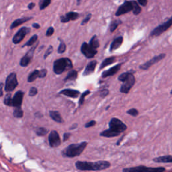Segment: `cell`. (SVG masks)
Masks as SVG:
<instances>
[{"mask_svg": "<svg viewBox=\"0 0 172 172\" xmlns=\"http://www.w3.org/2000/svg\"><path fill=\"white\" fill-rule=\"evenodd\" d=\"M75 165L77 170L81 171H100L110 167V163L108 161H98L96 162L77 161Z\"/></svg>", "mask_w": 172, "mask_h": 172, "instance_id": "7a4b0ae2", "label": "cell"}, {"mask_svg": "<svg viewBox=\"0 0 172 172\" xmlns=\"http://www.w3.org/2000/svg\"><path fill=\"white\" fill-rule=\"evenodd\" d=\"M165 57H166V55L165 53L159 54V55H157V56H155L154 57H153L151 59L147 61L146 63L141 65L139 66V68L141 69H143V70H147V69L150 68L151 66L155 64V63L160 61H162V59H164Z\"/></svg>", "mask_w": 172, "mask_h": 172, "instance_id": "5bb4252c", "label": "cell"}, {"mask_svg": "<svg viewBox=\"0 0 172 172\" xmlns=\"http://www.w3.org/2000/svg\"><path fill=\"white\" fill-rule=\"evenodd\" d=\"M48 132V130L46 128H44V127H40V128H38L36 130V133H37V135L38 137H44V136L47 135Z\"/></svg>", "mask_w": 172, "mask_h": 172, "instance_id": "1f68e13d", "label": "cell"}, {"mask_svg": "<svg viewBox=\"0 0 172 172\" xmlns=\"http://www.w3.org/2000/svg\"><path fill=\"white\" fill-rule=\"evenodd\" d=\"M116 57L114 56H112V57H108V58H106V59H105L101 63L100 66H99V70H101V69H104V67H106L108 65H112V63H114L116 61Z\"/></svg>", "mask_w": 172, "mask_h": 172, "instance_id": "603a6c76", "label": "cell"}, {"mask_svg": "<svg viewBox=\"0 0 172 172\" xmlns=\"http://www.w3.org/2000/svg\"><path fill=\"white\" fill-rule=\"evenodd\" d=\"M24 96V92L22 91H18L12 98V107L18 108L21 107L23 98Z\"/></svg>", "mask_w": 172, "mask_h": 172, "instance_id": "9a60e30c", "label": "cell"}, {"mask_svg": "<svg viewBox=\"0 0 172 172\" xmlns=\"http://www.w3.org/2000/svg\"><path fill=\"white\" fill-rule=\"evenodd\" d=\"M81 52L87 59H91L96 56V55L98 53L97 49L93 48L92 46L90 45V44L87 43H83L81 46Z\"/></svg>", "mask_w": 172, "mask_h": 172, "instance_id": "30bf717a", "label": "cell"}, {"mask_svg": "<svg viewBox=\"0 0 172 172\" xmlns=\"http://www.w3.org/2000/svg\"><path fill=\"white\" fill-rule=\"evenodd\" d=\"M32 17H25V18L16 19V20L13 21L12 22V24H11L10 29L13 30V28H15L20 26L21 24H24V23H25V22H26L29 21L30 20H32Z\"/></svg>", "mask_w": 172, "mask_h": 172, "instance_id": "44dd1931", "label": "cell"}, {"mask_svg": "<svg viewBox=\"0 0 172 172\" xmlns=\"http://www.w3.org/2000/svg\"><path fill=\"white\" fill-rule=\"evenodd\" d=\"M96 122L95 120H91L90 122H88V123H86L85 124V128H91V127H93L96 125Z\"/></svg>", "mask_w": 172, "mask_h": 172, "instance_id": "ee69618b", "label": "cell"}, {"mask_svg": "<svg viewBox=\"0 0 172 172\" xmlns=\"http://www.w3.org/2000/svg\"><path fill=\"white\" fill-rule=\"evenodd\" d=\"M153 162L157 163H172V155H164L154 158Z\"/></svg>", "mask_w": 172, "mask_h": 172, "instance_id": "cb8c5ba5", "label": "cell"}, {"mask_svg": "<svg viewBox=\"0 0 172 172\" xmlns=\"http://www.w3.org/2000/svg\"><path fill=\"white\" fill-rule=\"evenodd\" d=\"M90 92H91V91L90 90H86L85 91H84V92L82 94L81 96H80V98H79V106H81L82 105L84 104L85 97L87 96V95H89V94L90 93Z\"/></svg>", "mask_w": 172, "mask_h": 172, "instance_id": "e575fe53", "label": "cell"}, {"mask_svg": "<svg viewBox=\"0 0 172 172\" xmlns=\"http://www.w3.org/2000/svg\"><path fill=\"white\" fill-rule=\"evenodd\" d=\"M71 133H69V132H65V133H64V134H63V142H65V141L69 140V138L71 137Z\"/></svg>", "mask_w": 172, "mask_h": 172, "instance_id": "bcb514c9", "label": "cell"}, {"mask_svg": "<svg viewBox=\"0 0 172 172\" xmlns=\"http://www.w3.org/2000/svg\"><path fill=\"white\" fill-rule=\"evenodd\" d=\"M121 66H122V63H119V64L114 66L108 69V70L104 71L102 74V77H103V78H106V77H108L114 76V75L116 74V73L120 70L121 68Z\"/></svg>", "mask_w": 172, "mask_h": 172, "instance_id": "e0dca14e", "label": "cell"}, {"mask_svg": "<svg viewBox=\"0 0 172 172\" xmlns=\"http://www.w3.org/2000/svg\"><path fill=\"white\" fill-rule=\"evenodd\" d=\"M90 45L91 46H92L93 48L95 49H97L99 48V40L98 38V37L96 35H94L93 37L91 38V40L90 41Z\"/></svg>", "mask_w": 172, "mask_h": 172, "instance_id": "4316f807", "label": "cell"}, {"mask_svg": "<svg viewBox=\"0 0 172 172\" xmlns=\"http://www.w3.org/2000/svg\"><path fill=\"white\" fill-rule=\"evenodd\" d=\"M171 26H172V16L168 21L160 24L159 26H157L153 30V31L150 33V36L151 37H159L163 32L167 31Z\"/></svg>", "mask_w": 172, "mask_h": 172, "instance_id": "52a82bcc", "label": "cell"}, {"mask_svg": "<svg viewBox=\"0 0 172 172\" xmlns=\"http://www.w3.org/2000/svg\"><path fill=\"white\" fill-rule=\"evenodd\" d=\"M87 143L84 141V142L79 143H73L71 144L67 147L65 149H63L62 151V155L63 157L73 158L79 156L84 151L87 147Z\"/></svg>", "mask_w": 172, "mask_h": 172, "instance_id": "3957f363", "label": "cell"}, {"mask_svg": "<svg viewBox=\"0 0 172 172\" xmlns=\"http://www.w3.org/2000/svg\"><path fill=\"white\" fill-rule=\"evenodd\" d=\"M79 17V14L77 12H69L67 13L65 16H61L60 18L61 22L62 23H67L70 21L76 20Z\"/></svg>", "mask_w": 172, "mask_h": 172, "instance_id": "2e32d148", "label": "cell"}, {"mask_svg": "<svg viewBox=\"0 0 172 172\" xmlns=\"http://www.w3.org/2000/svg\"><path fill=\"white\" fill-rule=\"evenodd\" d=\"M38 43L36 44L35 46H33L31 49H30L28 51L26 55L22 58L20 62V66L23 67H26L27 66H28L30 63H31V61L34 56L35 49H37V47L38 46Z\"/></svg>", "mask_w": 172, "mask_h": 172, "instance_id": "8fae6325", "label": "cell"}, {"mask_svg": "<svg viewBox=\"0 0 172 172\" xmlns=\"http://www.w3.org/2000/svg\"><path fill=\"white\" fill-rule=\"evenodd\" d=\"M4 84L3 83H0V98L4 95V91H3V87H4Z\"/></svg>", "mask_w": 172, "mask_h": 172, "instance_id": "c3c4849f", "label": "cell"}, {"mask_svg": "<svg viewBox=\"0 0 172 172\" xmlns=\"http://www.w3.org/2000/svg\"><path fill=\"white\" fill-rule=\"evenodd\" d=\"M73 68V63L69 58H61L55 60L53 63V71L55 74L61 75L65 71Z\"/></svg>", "mask_w": 172, "mask_h": 172, "instance_id": "277c9868", "label": "cell"}, {"mask_svg": "<svg viewBox=\"0 0 172 172\" xmlns=\"http://www.w3.org/2000/svg\"><path fill=\"white\" fill-rule=\"evenodd\" d=\"M123 43V37H118L117 38H116L110 44V51L113 52V51H116V49H118V48H120V46L122 45Z\"/></svg>", "mask_w": 172, "mask_h": 172, "instance_id": "ffe728a7", "label": "cell"}, {"mask_svg": "<svg viewBox=\"0 0 172 172\" xmlns=\"http://www.w3.org/2000/svg\"><path fill=\"white\" fill-rule=\"evenodd\" d=\"M48 139L49 145L52 148L57 147H59L61 145V141L59 132L56 131V130H52V131L49 133Z\"/></svg>", "mask_w": 172, "mask_h": 172, "instance_id": "4fadbf2b", "label": "cell"}, {"mask_svg": "<svg viewBox=\"0 0 172 172\" xmlns=\"http://www.w3.org/2000/svg\"><path fill=\"white\" fill-rule=\"evenodd\" d=\"M109 90L108 89H103V90L100 91L99 96H100L101 98H105V97H106L109 94Z\"/></svg>", "mask_w": 172, "mask_h": 172, "instance_id": "b9f144b4", "label": "cell"}, {"mask_svg": "<svg viewBox=\"0 0 172 172\" xmlns=\"http://www.w3.org/2000/svg\"><path fill=\"white\" fill-rule=\"evenodd\" d=\"M32 27L34 28L35 29H39L40 28V25L38 23H34L32 24Z\"/></svg>", "mask_w": 172, "mask_h": 172, "instance_id": "f907efd6", "label": "cell"}, {"mask_svg": "<svg viewBox=\"0 0 172 172\" xmlns=\"http://www.w3.org/2000/svg\"><path fill=\"white\" fill-rule=\"evenodd\" d=\"M47 75V69H43L40 70V78H44Z\"/></svg>", "mask_w": 172, "mask_h": 172, "instance_id": "f6af8a7d", "label": "cell"}, {"mask_svg": "<svg viewBox=\"0 0 172 172\" xmlns=\"http://www.w3.org/2000/svg\"><path fill=\"white\" fill-rule=\"evenodd\" d=\"M110 108V106H108V107L106 108V110H108V108Z\"/></svg>", "mask_w": 172, "mask_h": 172, "instance_id": "db71d44e", "label": "cell"}, {"mask_svg": "<svg viewBox=\"0 0 172 172\" xmlns=\"http://www.w3.org/2000/svg\"><path fill=\"white\" fill-rule=\"evenodd\" d=\"M66 49H67V46H66L65 43L63 42V40H60L59 46V47H58V49H57L58 53L59 54L64 53L66 51Z\"/></svg>", "mask_w": 172, "mask_h": 172, "instance_id": "d6a6232c", "label": "cell"}, {"mask_svg": "<svg viewBox=\"0 0 172 172\" xmlns=\"http://www.w3.org/2000/svg\"><path fill=\"white\" fill-rule=\"evenodd\" d=\"M135 1H126L122 4L120 7L118 8L117 11L116 12L115 16H120L130 12H132L134 9V5Z\"/></svg>", "mask_w": 172, "mask_h": 172, "instance_id": "9c48e42d", "label": "cell"}, {"mask_svg": "<svg viewBox=\"0 0 172 172\" xmlns=\"http://www.w3.org/2000/svg\"><path fill=\"white\" fill-rule=\"evenodd\" d=\"M127 126L123 121L117 118H112L109 123V129L102 131L99 135L101 137L110 138L120 135V133L125 131Z\"/></svg>", "mask_w": 172, "mask_h": 172, "instance_id": "6da1fadb", "label": "cell"}, {"mask_svg": "<svg viewBox=\"0 0 172 172\" xmlns=\"http://www.w3.org/2000/svg\"><path fill=\"white\" fill-rule=\"evenodd\" d=\"M30 32V28L28 27H22L18 30L17 33L14 35V37L12 38V42L13 44H18L20 43L22 40L24 39L26 35L29 34Z\"/></svg>", "mask_w": 172, "mask_h": 172, "instance_id": "7c38bea8", "label": "cell"}, {"mask_svg": "<svg viewBox=\"0 0 172 172\" xmlns=\"http://www.w3.org/2000/svg\"><path fill=\"white\" fill-rule=\"evenodd\" d=\"M136 82V79L132 73H130L126 79L123 82L121 85L120 91L123 93H129L131 88L134 86Z\"/></svg>", "mask_w": 172, "mask_h": 172, "instance_id": "ba28073f", "label": "cell"}, {"mask_svg": "<svg viewBox=\"0 0 172 172\" xmlns=\"http://www.w3.org/2000/svg\"><path fill=\"white\" fill-rule=\"evenodd\" d=\"M165 169L163 167L148 168L146 166H137L130 168L123 169V172H164Z\"/></svg>", "mask_w": 172, "mask_h": 172, "instance_id": "5b68a950", "label": "cell"}, {"mask_svg": "<svg viewBox=\"0 0 172 172\" xmlns=\"http://www.w3.org/2000/svg\"><path fill=\"white\" fill-rule=\"evenodd\" d=\"M4 103L5 105H6L7 106H11L12 107V98L11 93H7L6 96H5Z\"/></svg>", "mask_w": 172, "mask_h": 172, "instance_id": "4dcf8cb0", "label": "cell"}, {"mask_svg": "<svg viewBox=\"0 0 172 172\" xmlns=\"http://www.w3.org/2000/svg\"><path fill=\"white\" fill-rule=\"evenodd\" d=\"M141 11H142V9H141V7H140L139 4H138L137 1H135V4L134 5V9H133L132 13H134L135 15H138L141 12Z\"/></svg>", "mask_w": 172, "mask_h": 172, "instance_id": "d590c367", "label": "cell"}, {"mask_svg": "<svg viewBox=\"0 0 172 172\" xmlns=\"http://www.w3.org/2000/svg\"><path fill=\"white\" fill-rule=\"evenodd\" d=\"M77 127V124L76 123V124H74L73 126H71L70 127V128H69V129H70V130H73V129H76Z\"/></svg>", "mask_w": 172, "mask_h": 172, "instance_id": "816d5d0a", "label": "cell"}, {"mask_svg": "<svg viewBox=\"0 0 172 172\" xmlns=\"http://www.w3.org/2000/svg\"><path fill=\"white\" fill-rule=\"evenodd\" d=\"M130 73V72H129V71H127V72H125V73H122L121 75H120V76H119L118 80H119V81L122 82H124L126 79L127 77H128V76H129Z\"/></svg>", "mask_w": 172, "mask_h": 172, "instance_id": "8d00e7d4", "label": "cell"}, {"mask_svg": "<svg viewBox=\"0 0 172 172\" xmlns=\"http://www.w3.org/2000/svg\"><path fill=\"white\" fill-rule=\"evenodd\" d=\"M35 4L34 3H33V2H31V3H30V4L28 5V8L29 10H32L33 8H34L35 7Z\"/></svg>", "mask_w": 172, "mask_h": 172, "instance_id": "681fc988", "label": "cell"}, {"mask_svg": "<svg viewBox=\"0 0 172 172\" xmlns=\"http://www.w3.org/2000/svg\"><path fill=\"white\" fill-rule=\"evenodd\" d=\"M18 85L17 76L15 72H12L8 75L5 84V91L6 92H12Z\"/></svg>", "mask_w": 172, "mask_h": 172, "instance_id": "8992f818", "label": "cell"}, {"mask_svg": "<svg viewBox=\"0 0 172 172\" xmlns=\"http://www.w3.org/2000/svg\"><path fill=\"white\" fill-rule=\"evenodd\" d=\"M81 1H82V0H77V5L80 4V3H81Z\"/></svg>", "mask_w": 172, "mask_h": 172, "instance_id": "f5cc1de1", "label": "cell"}, {"mask_svg": "<svg viewBox=\"0 0 172 172\" xmlns=\"http://www.w3.org/2000/svg\"><path fill=\"white\" fill-rule=\"evenodd\" d=\"M13 115L16 118H21L24 116V111L22 110L21 107L15 108L13 112Z\"/></svg>", "mask_w": 172, "mask_h": 172, "instance_id": "83f0119b", "label": "cell"}, {"mask_svg": "<svg viewBox=\"0 0 172 172\" xmlns=\"http://www.w3.org/2000/svg\"><path fill=\"white\" fill-rule=\"evenodd\" d=\"M122 23V22L120 20H115L113 22H112L110 26V30L111 32H113L115 31V30L117 28L118 26Z\"/></svg>", "mask_w": 172, "mask_h": 172, "instance_id": "836d02e7", "label": "cell"}, {"mask_svg": "<svg viewBox=\"0 0 172 172\" xmlns=\"http://www.w3.org/2000/svg\"><path fill=\"white\" fill-rule=\"evenodd\" d=\"M59 94L67 96L71 98H77L80 95V92L78 90H72V89H65L59 91Z\"/></svg>", "mask_w": 172, "mask_h": 172, "instance_id": "ac0fdd59", "label": "cell"}, {"mask_svg": "<svg viewBox=\"0 0 172 172\" xmlns=\"http://www.w3.org/2000/svg\"><path fill=\"white\" fill-rule=\"evenodd\" d=\"M126 113L129 114L130 116H135V117L138 115V111L137 109H135V108H131V109L127 111Z\"/></svg>", "mask_w": 172, "mask_h": 172, "instance_id": "f35d334b", "label": "cell"}, {"mask_svg": "<svg viewBox=\"0 0 172 172\" xmlns=\"http://www.w3.org/2000/svg\"><path fill=\"white\" fill-rule=\"evenodd\" d=\"M97 64H98V62H97L96 60L91 61L89 63L87 66L85 67V70L84 71V73H83V76H87L93 73L94 71H95Z\"/></svg>", "mask_w": 172, "mask_h": 172, "instance_id": "d6986e66", "label": "cell"}, {"mask_svg": "<svg viewBox=\"0 0 172 172\" xmlns=\"http://www.w3.org/2000/svg\"><path fill=\"white\" fill-rule=\"evenodd\" d=\"M52 51H53V46L52 45H50L49 46V48L47 49V50L45 52V53L44 55V59H46L47 57H48L50 55H51Z\"/></svg>", "mask_w": 172, "mask_h": 172, "instance_id": "74e56055", "label": "cell"}, {"mask_svg": "<svg viewBox=\"0 0 172 172\" xmlns=\"http://www.w3.org/2000/svg\"><path fill=\"white\" fill-rule=\"evenodd\" d=\"M91 16H92V15H91V13H88V14L87 15V16H86V17L84 19V20H82V23H81L82 26H84V25H85V24H87V22L90 20Z\"/></svg>", "mask_w": 172, "mask_h": 172, "instance_id": "60d3db41", "label": "cell"}, {"mask_svg": "<svg viewBox=\"0 0 172 172\" xmlns=\"http://www.w3.org/2000/svg\"><path fill=\"white\" fill-rule=\"evenodd\" d=\"M51 0H40L39 1V9L43 10L51 4Z\"/></svg>", "mask_w": 172, "mask_h": 172, "instance_id": "f546056e", "label": "cell"}, {"mask_svg": "<svg viewBox=\"0 0 172 172\" xmlns=\"http://www.w3.org/2000/svg\"><path fill=\"white\" fill-rule=\"evenodd\" d=\"M49 116L51 118L52 120H53L54 121L57 122L58 123H63V120L61 116L60 113L58 112V111L55 110H51L49 112Z\"/></svg>", "mask_w": 172, "mask_h": 172, "instance_id": "7402d4cb", "label": "cell"}, {"mask_svg": "<svg viewBox=\"0 0 172 172\" xmlns=\"http://www.w3.org/2000/svg\"><path fill=\"white\" fill-rule=\"evenodd\" d=\"M38 93V90L37 87H32L30 89L29 91V96L30 97H34Z\"/></svg>", "mask_w": 172, "mask_h": 172, "instance_id": "ab89813d", "label": "cell"}, {"mask_svg": "<svg viewBox=\"0 0 172 172\" xmlns=\"http://www.w3.org/2000/svg\"><path fill=\"white\" fill-rule=\"evenodd\" d=\"M54 32H55V30H54V28L53 27H49L48 29L46 30V37H51L52 34H54Z\"/></svg>", "mask_w": 172, "mask_h": 172, "instance_id": "7bdbcfd3", "label": "cell"}, {"mask_svg": "<svg viewBox=\"0 0 172 172\" xmlns=\"http://www.w3.org/2000/svg\"><path fill=\"white\" fill-rule=\"evenodd\" d=\"M77 75H78V73H77V71L76 70L71 69V71H69L68 74L67 75V76L64 79V82L74 81L77 78Z\"/></svg>", "mask_w": 172, "mask_h": 172, "instance_id": "d4e9b609", "label": "cell"}, {"mask_svg": "<svg viewBox=\"0 0 172 172\" xmlns=\"http://www.w3.org/2000/svg\"><path fill=\"white\" fill-rule=\"evenodd\" d=\"M137 3L143 7H145L147 5L148 1L147 0H137Z\"/></svg>", "mask_w": 172, "mask_h": 172, "instance_id": "7dc6e473", "label": "cell"}, {"mask_svg": "<svg viewBox=\"0 0 172 172\" xmlns=\"http://www.w3.org/2000/svg\"><path fill=\"white\" fill-rule=\"evenodd\" d=\"M38 40V35L37 34H34L32 37L30 38V39L27 41V42L25 43L22 47L24 46H31L34 44Z\"/></svg>", "mask_w": 172, "mask_h": 172, "instance_id": "f1b7e54d", "label": "cell"}, {"mask_svg": "<svg viewBox=\"0 0 172 172\" xmlns=\"http://www.w3.org/2000/svg\"><path fill=\"white\" fill-rule=\"evenodd\" d=\"M170 94H172V90H171V91H170Z\"/></svg>", "mask_w": 172, "mask_h": 172, "instance_id": "11a10c76", "label": "cell"}, {"mask_svg": "<svg viewBox=\"0 0 172 172\" xmlns=\"http://www.w3.org/2000/svg\"><path fill=\"white\" fill-rule=\"evenodd\" d=\"M38 77H39L40 78V70L35 69V70L32 71L31 73L29 74L28 77V82L32 83L35 81Z\"/></svg>", "mask_w": 172, "mask_h": 172, "instance_id": "484cf974", "label": "cell"}]
</instances>
